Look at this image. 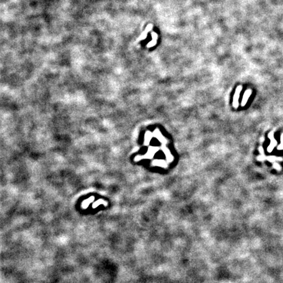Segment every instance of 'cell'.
<instances>
[{"label":"cell","mask_w":283,"mask_h":283,"mask_svg":"<svg viewBox=\"0 0 283 283\" xmlns=\"http://www.w3.org/2000/svg\"><path fill=\"white\" fill-rule=\"evenodd\" d=\"M242 86H239L237 87V88L236 89L234 97H233V106L235 107V108H237L239 106V94H240L241 91L242 90Z\"/></svg>","instance_id":"cell-1"},{"label":"cell","mask_w":283,"mask_h":283,"mask_svg":"<svg viewBox=\"0 0 283 283\" xmlns=\"http://www.w3.org/2000/svg\"><path fill=\"white\" fill-rule=\"evenodd\" d=\"M251 93H252V90H247L246 91H245L244 96H243L242 102H241V106H245L247 101H248V99L249 97L250 96Z\"/></svg>","instance_id":"cell-2"}]
</instances>
